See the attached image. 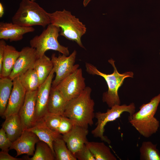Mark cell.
I'll list each match as a JSON object with an SVG mask.
<instances>
[{"instance_id": "obj_11", "label": "cell", "mask_w": 160, "mask_h": 160, "mask_svg": "<svg viewBox=\"0 0 160 160\" xmlns=\"http://www.w3.org/2000/svg\"><path fill=\"white\" fill-rule=\"evenodd\" d=\"M36 50L31 47H25L20 51L19 56L9 76L13 80L28 70L33 69L37 60Z\"/></svg>"}, {"instance_id": "obj_28", "label": "cell", "mask_w": 160, "mask_h": 160, "mask_svg": "<svg viewBox=\"0 0 160 160\" xmlns=\"http://www.w3.org/2000/svg\"><path fill=\"white\" fill-rule=\"evenodd\" d=\"M62 116L48 112L45 115L42 119L49 127L57 132Z\"/></svg>"}, {"instance_id": "obj_29", "label": "cell", "mask_w": 160, "mask_h": 160, "mask_svg": "<svg viewBox=\"0 0 160 160\" xmlns=\"http://www.w3.org/2000/svg\"><path fill=\"white\" fill-rule=\"evenodd\" d=\"M74 126L73 123L71 119L62 116L57 131L60 134L63 135L70 131Z\"/></svg>"}, {"instance_id": "obj_18", "label": "cell", "mask_w": 160, "mask_h": 160, "mask_svg": "<svg viewBox=\"0 0 160 160\" xmlns=\"http://www.w3.org/2000/svg\"><path fill=\"white\" fill-rule=\"evenodd\" d=\"M2 125L9 140L13 142L22 134L23 129L18 114L11 115L6 118Z\"/></svg>"}, {"instance_id": "obj_9", "label": "cell", "mask_w": 160, "mask_h": 160, "mask_svg": "<svg viewBox=\"0 0 160 160\" xmlns=\"http://www.w3.org/2000/svg\"><path fill=\"white\" fill-rule=\"evenodd\" d=\"M76 51L74 50L69 55H60L58 56L53 53L51 60L56 73L55 79L52 81V87H55L63 80L78 69L79 65L75 64Z\"/></svg>"}, {"instance_id": "obj_27", "label": "cell", "mask_w": 160, "mask_h": 160, "mask_svg": "<svg viewBox=\"0 0 160 160\" xmlns=\"http://www.w3.org/2000/svg\"><path fill=\"white\" fill-rule=\"evenodd\" d=\"M157 144L150 141H144L140 148L141 160H160V153Z\"/></svg>"}, {"instance_id": "obj_34", "label": "cell", "mask_w": 160, "mask_h": 160, "mask_svg": "<svg viewBox=\"0 0 160 160\" xmlns=\"http://www.w3.org/2000/svg\"><path fill=\"white\" fill-rule=\"evenodd\" d=\"M4 13V9L3 6L1 3H0V17H1Z\"/></svg>"}, {"instance_id": "obj_35", "label": "cell", "mask_w": 160, "mask_h": 160, "mask_svg": "<svg viewBox=\"0 0 160 160\" xmlns=\"http://www.w3.org/2000/svg\"><path fill=\"white\" fill-rule=\"evenodd\" d=\"M92 0H83V5L84 7H86Z\"/></svg>"}, {"instance_id": "obj_10", "label": "cell", "mask_w": 160, "mask_h": 160, "mask_svg": "<svg viewBox=\"0 0 160 160\" xmlns=\"http://www.w3.org/2000/svg\"><path fill=\"white\" fill-rule=\"evenodd\" d=\"M37 90L26 92L24 102L18 113L24 130L32 127L36 123V106Z\"/></svg>"}, {"instance_id": "obj_22", "label": "cell", "mask_w": 160, "mask_h": 160, "mask_svg": "<svg viewBox=\"0 0 160 160\" xmlns=\"http://www.w3.org/2000/svg\"><path fill=\"white\" fill-rule=\"evenodd\" d=\"M53 68L51 59L45 54L36 60L33 69L37 74L40 85L47 79Z\"/></svg>"}, {"instance_id": "obj_7", "label": "cell", "mask_w": 160, "mask_h": 160, "mask_svg": "<svg viewBox=\"0 0 160 160\" xmlns=\"http://www.w3.org/2000/svg\"><path fill=\"white\" fill-rule=\"evenodd\" d=\"M135 111V106L133 103L128 105L123 104L121 105H115L111 109H108L105 113L98 112L95 113V117L97 120L96 127L91 131L94 137L99 138L102 141L109 144L111 143L108 138L104 135L105 127L108 122L113 121L120 117L122 113L127 112L131 116Z\"/></svg>"}, {"instance_id": "obj_31", "label": "cell", "mask_w": 160, "mask_h": 160, "mask_svg": "<svg viewBox=\"0 0 160 160\" xmlns=\"http://www.w3.org/2000/svg\"><path fill=\"white\" fill-rule=\"evenodd\" d=\"M12 142L7 137L6 132L2 127L0 130V148L1 151H8Z\"/></svg>"}, {"instance_id": "obj_4", "label": "cell", "mask_w": 160, "mask_h": 160, "mask_svg": "<svg viewBox=\"0 0 160 160\" xmlns=\"http://www.w3.org/2000/svg\"><path fill=\"white\" fill-rule=\"evenodd\" d=\"M108 61L113 68V72L111 74H106L101 72L96 67L89 63H86L85 66L88 73L100 76L106 81L108 90L103 93L102 100L111 108L115 105H120L121 102L118 93L119 88L123 84L124 79L128 77L133 78L134 73L132 71H128L121 74L117 70L114 64L115 61L111 59Z\"/></svg>"}, {"instance_id": "obj_33", "label": "cell", "mask_w": 160, "mask_h": 160, "mask_svg": "<svg viewBox=\"0 0 160 160\" xmlns=\"http://www.w3.org/2000/svg\"><path fill=\"white\" fill-rule=\"evenodd\" d=\"M23 159L16 158L10 155L8 151H1L0 152V160H22Z\"/></svg>"}, {"instance_id": "obj_3", "label": "cell", "mask_w": 160, "mask_h": 160, "mask_svg": "<svg viewBox=\"0 0 160 160\" xmlns=\"http://www.w3.org/2000/svg\"><path fill=\"white\" fill-rule=\"evenodd\" d=\"M50 23L60 28V35L75 41L81 47L85 48L81 40L86 31L85 25L71 12L65 9L49 13Z\"/></svg>"}, {"instance_id": "obj_15", "label": "cell", "mask_w": 160, "mask_h": 160, "mask_svg": "<svg viewBox=\"0 0 160 160\" xmlns=\"http://www.w3.org/2000/svg\"><path fill=\"white\" fill-rule=\"evenodd\" d=\"M88 132L87 128L75 125L68 132L62 135L68 148L74 155L88 141Z\"/></svg>"}, {"instance_id": "obj_19", "label": "cell", "mask_w": 160, "mask_h": 160, "mask_svg": "<svg viewBox=\"0 0 160 160\" xmlns=\"http://www.w3.org/2000/svg\"><path fill=\"white\" fill-rule=\"evenodd\" d=\"M67 102L56 87H52L48 104V112L63 116Z\"/></svg>"}, {"instance_id": "obj_24", "label": "cell", "mask_w": 160, "mask_h": 160, "mask_svg": "<svg viewBox=\"0 0 160 160\" xmlns=\"http://www.w3.org/2000/svg\"><path fill=\"white\" fill-rule=\"evenodd\" d=\"M18 78L26 92L37 90L40 85L39 77L34 69L28 70Z\"/></svg>"}, {"instance_id": "obj_21", "label": "cell", "mask_w": 160, "mask_h": 160, "mask_svg": "<svg viewBox=\"0 0 160 160\" xmlns=\"http://www.w3.org/2000/svg\"><path fill=\"white\" fill-rule=\"evenodd\" d=\"M96 160H116L110 148L103 142H89L86 144Z\"/></svg>"}, {"instance_id": "obj_16", "label": "cell", "mask_w": 160, "mask_h": 160, "mask_svg": "<svg viewBox=\"0 0 160 160\" xmlns=\"http://www.w3.org/2000/svg\"><path fill=\"white\" fill-rule=\"evenodd\" d=\"M32 27L21 26L12 23H0V39L9 40L10 42L20 41L25 33L33 32Z\"/></svg>"}, {"instance_id": "obj_14", "label": "cell", "mask_w": 160, "mask_h": 160, "mask_svg": "<svg viewBox=\"0 0 160 160\" xmlns=\"http://www.w3.org/2000/svg\"><path fill=\"white\" fill-rule=\"evenodd\" d=\"M40 140L33 132L23 130L20 136L12 142L9 150L14 149L17 152L16 157L23 154L33 156L35 145Z\"/></svg>"}, {"instance_id": "obj_13", "label": "cell", "mask_w": 160, "mask_h": 160, "mask_svg": "<svg viewBox=\"0 0 160 160\" xmlns=\"http://www.w3.org/2000/svg\"><path fill=\"white\" fill-rule=\"evenodd\" d=\"M13 87L5 111L2 116L6 118L18 114L24 102L26 91L21 84L18 78L13 80Z\"/></svg>"}, {"instance_id": "obj_17", "label": "cell", "mask_w": 160, "mask_h": 160, "mask_svg": "<svg viewBox=\"0 0 160 160\" xmlns=\"http://www.w3.org/2000/svg\"><path fill=\"white\" fill-rule=\"evenodd\" d=\"M25 130L33 132L40 140L47 143L55 155L53 148V142L57 138L62 136L61 134L49 127L42 119L37 121L32 127Z\"/></svg>"}, {"instance_id": "obj_26", "label": "cell", "mask_w": 160, "mask_h": 160, "mask_svg": "<svg viewBox=\"0 0 160 160\" xmlns=\"http://www.w3.org/2000/svg\"><path fill=\"white\" fill-rule=\"evenodd\" d=\"M36 149L33 157H26L28 160H54L55 155L49 146L46 143L40 140L36 144Z\"/></svg>"}, {"instance_id": "obj_1", "label": "cell", "mask_w": 160, "mask_h": 160, "mask_svg": "<svg viewBox=\"0 0 160 160\" xmlns=\"http://www.w3.org/2000/svg\"><path fill=\"white\" fill-rule=\"evenodd\" d=\"M91 92L90 87H86L79 95L67 102L63 116L71 119L74 126L88 129L93 124L95 102Z\"/></svg>"}, {"instance_id": "obj_8", "label": "cell", "mask_w": 160, "mask_h": 160, "mask_svg": "<svg viewBox=\"0 0 160 160\" xmlns=\"http://www.w3.org/2000/svg\"><path fill=\"white\" fill-rule=\"evenodd\" d=\"M86 87L82 70L78 68L63 80L55 87L68 101L79 95Z\"/></svg>"}, {"instance_id": "obj_37", "label": "cell", "mask_w": 160, "mask_h": 160, "mask_svg": "<svg viewBox=\"0 0 160 160\" xmlns=\"http://www.w3.org/2000/svg\"></svg>"}, {"instance_id": "obj_5", "label": "cell", "mask_w": 160, "mask_h": 160, "mask_svg": "<svg viewBox=\"0 0 160 160\" xmlns=\"http://www.w3.org/2000/svg\"><path fill=\"white\" fill-rule=\"evenodd\" d=\"M12 21L14 23L25 27L39 25L44 28L50 24L49 13L31 0H21Z\"/></svg>"}, {"instance_id": "obj_32", "label": "cell", "mask_w": 160, "mask_h": 160, "mask_svg": "<svg viewBox=\"0 0 160 160\" xmlns=\"http://www.w3.org/2000/svg\"><path fill=\"white\" fill-rule=\"evenodd\" d=\"M6 43L4 40L1 39L0 40V72L2 68V64L5 49Z\"/></svg>"}, {"instance_id": "obj_12", "label": "cell", "mask_w": 160, "mask_h": 160, "mask_svg": "<svg viewBox=\"0 0 160 160\" xmlns=\"http://www.w3.org/2000/svg\"><path fill=\"white\" fill-rule=\"evenodd\" d=\"M54 73L53 68L47 79L38 89L36 106V122L48 113V104Z\"/></svg>"}, {"instance_id": "obj_2", "label": "cell", "mask_w": 160, "mask_h": 160, "mask_svg": "<svg viewBox=\"0 0 160 160\" xmlns=\"http://www.w3.org/2000/svg\"><path fill=\"white\" fill-rule=\"evenodd\" d=\"M160 103V94L143 104L140 110L128 117L129 122L139 133L148 138L156 132L159 127V121L154 117Z\"/></svg>"}, {"instance_id": "obj_20", "label": "cell", "mask_w": 160, "mask_h": 160, "mask_svg": "<svg viewBox=\"0 0 160 160\" xmlns=\"http://www.w3.org/2000/svg\"><path fill=\"white\" fill-rule=\"evenodd\" d=\"M19 54L20 52L14 47L7 45L4 50L2 68L0 72V78L9 77Z\"/></svg>"}, {"instance_id": "obj_25", "label": "cell", "mask_w": 160, "mask_h": 160, "mask_svg": "<svg viewBox=\"0 0 160 160\" xmlns=\"http://www.w3.org/2000/svg\"><path fill=\"white\" fill-rule=\"evenodd\" d=\"M53 148L56 160H76L75 155L68 148L62 136L53 142Z\"/></svg>"}, {"instance_id": "obj_36", "label": "cell", "mask_w": 160, "mask_h": 160, "mask_svg": "<svg viewBox=\"0 0 160 160\" xmlns=\"http://www.w3.org/2000/svg\"><path fill=\"white\" fill-rule=\"evenodd\" d=\"M32 1H35L36 0H31Z\"/></svg>"}, {"instance_id": "obj_6", "label": "cell", "mask_w": 160, "mask_h": 160, "mask_svg": "<svg viewBox=\"0 0 160 160\" xmlns=\"http://www.w3.org/2000/svg\"><path fill=\"white\" fill-rule=\"evenodd\" d=\"M60 31V28L50 23L40 35L36 36L30 40V47L35 49L37 59L49 50L59 52L66 56L69 55L68 48L61 45L58 41Z\"/></svg>"}, {"instance_id": "obj_23", "label": "cell", "mask_w": 160, "mask_h": 160, "mask_svg": "<svg viewBox=\"0 0 160 160\" xmlns=\"http://www.w3.org/2000/svg\"><path fill=\"white\" fill-rule=\"evenodd\" d=\"M13 85V80L9 77L0 78V115L1 117L6 108Z\"/></svg>"}, {"instance_id": "obj_30", "label": "cell", "mask_w": 160, "mask_h": 160, "mask_svg": "<svg viewBox=\"0 0 160 160\" xmlns=\"http://www.w3.org/2000/svg\"><path fill=\"white\" fill-rule=\"evenodd\" d=\"M77 160H96L93 155L87 146L85 145L74 154Z\"/></svg>"}]
</instances>
